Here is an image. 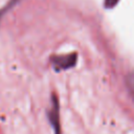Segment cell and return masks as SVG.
Here are the masks:
<instances>
[{
  "label": "cell",
  "mask_w": 134,
  "mask_h": 134,
  "mask_svg": "<svg viewBox=\"0 0 134 134\" xmlns=\"http://www.w3.org/2000/svg\"><path fill=\"white\" fill-rule=\"evenodd\" d=\"M77 54L76 53H69L64 55H55L51 59L52 66L55 70H66L72 68L76 64Z\"/></svg>",
  "instance_id": "obj_1"
},
{
  "label": "cell",
  "mask_w": 134,
  "mask_h": 134,
  "mask_svg": "<svg viewBox=\"0 0 134 134\" xmlns=\"http://www.w3.org/2000/svg\"><path fill=\"white\" fill-rule=\"evenodd\" d=\"M50 125L54 131V134H61V126H60V114H59V102L57 96L53 94L51 97V109L48 114Z\"/></svg>",
  "instance_id": "obj_2"
},
{
  "label": "cell",
  "mask_w": 134,
  "mask_h": 134,
  "mask_svg": "<svg viewBox=\"0 0 134 134\" xmlns=\"http://www.w3.org/2000/svg\"><path fill=\"white\" fill-rule=\"evenodd\" d=\"M126 84H127L130 94L132 95V97L134 99V71H132L131 73L128 74V76L126 79Z\"/></svg>",
  "instance_id": "obj_3"
},
{
  "label": "cell",
  "mask_w": 134,
  "mask_h": 134,
  "mask_svg": "<svg viewBox=\"0 0 134 134\" xmlns=\"http://www.w3.org/2000/svg\"><path fill=\"white\" fill-rule=\"evenodd\" d=\"M118 1L119 0H105V6L107 8H112L117 4Z\"/></svg>",
  "instance_id": "obj_4"
}]
</instances>
